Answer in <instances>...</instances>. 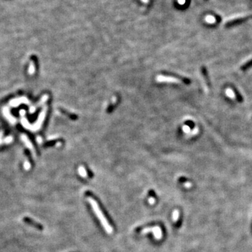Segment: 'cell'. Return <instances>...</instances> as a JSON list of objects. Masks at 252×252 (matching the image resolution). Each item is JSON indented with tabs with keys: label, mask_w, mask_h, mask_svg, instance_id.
Here are the masks:
<instances>
[{
	"label": "cell",
	"mask_w": 252,
	"mask_h": 252,
	"mask_svg": "<svg viewBox=\"0 0 252 252\" xmlns=\"http://www.w3.org/2000/svg\"><path fill=\"white\" fill-rule=\"evenodd\" d=\"M87 200L88 201V202L90 204L91 207H92V209H93V212L94 214L97 216V217L98 218V219L100 220L101 224L102 225L103 228H105V231L108 233V234H111L113 233V228L110 226V224L109 223L108 220H107L106 217L105 216L104 214L102 213V212L101 211L100 207H99L98 204L97 203L93 198H90L88 197L87 198Z\"/></svg>",
	"instance_id": "cell-1"
},
{
	"label": "cell",
	"mask_w": 252,
	"mask_h": 252,
	"mask_svg": "<svg viewBox=\"0 0 252 252\" xmlns=\"http://www.w3.org/2000/svg\"><path fill=\"white\" fill-rule=\"evenodd\" d=\"M148 233H153L154 237L156 239H160L163 237V233L160 227L153 226L150 228H146L141 231V234H146Z\"/></svg>",
	"instance_id": "cell-2"
},
{
	"label": "cell",
	"mask_w": 252,
	"mask_h": 252,
	"mask_svg": "<svg viewBox=\"0 0 252 252\" xmlns=\"http://www.w3.org/2000/svg\"><path fill=\"white\" fill-rule=\"evenodd\" d=\"M252 18V14H241V15H235V16L231 17V18H228L226 20V25H231L233 23H237V22L242 21V20H245L246 19H248Z\"/></svg>",
	"instance_id": "cell-3"
},
{
	"label": "cell",
	"mask_w": 252,
	"mask_h": 252,
	"mask_svg": "<svg viewBox=\"0 0 252 252\" xmlns=\"http://www.w3.org/2000/svg\"><path fill=\"white\" fill-rule=\"evenodd\" d=\"M23 220H24V221L26 223H27V224L30 225V226H32L34 227V228H37V229L42 230V228H42V226H41V225L39 224V223H37V222L34 221V220H33L31 218H29V217H24V218H23Z\"/></svg>",
	"instance_id": "cell-4"
},
{
	"label": "cell",
	"mask_w": 252,
	"mask_h": 252,
	"mask_svg": "<svg viewBox=\"0 0 252 252\" xmlns=\"http://www.w3.org/2000/svg\"><path fill=\"white\" fill-rule=\"evenodd\" d=\"M158 80L160 81H170V82H179V80H177L175 78L172 77H166L163 76H160L158 77Z\"/></svg>",
	"instance_id": "cell-5"
},
{
	"label": "cell",
	"mask_w": 252,
	"mask_h": 252,
	"mask_svg": "<svg viewBox=\"0 0 252 252\" xmlns=\"http://www.w3.org/2000/svg\"><path fill=\"white\" fill-rule=\"evenodd\" d=\"M78 173H79L80 176H82L83 178H86L88 176V174H87V172H86V169H85L84 167L81 166L78 168Z\"/></svg>",
	"instance_id": "cell-6"
},
{
	"label": "cell",
	"mask_w": 252,
	"mask_h": 252,
	"mask_svg": "<svg viewBox=\"0 0 252 252\" xmlns=\"http://www.w3.org/2000/svg\"><path fill=\"white\" fill-rule=\"evenodd\" d=\"M216 18L213 15H207L205 17V21L209 24H214L216 23Z\"/></svg>",
	"instance_id": "cell-7"
},
{
	"label": "cell",
	"mask_w": 252,
	"mask_h": 252,
	"mask_svg": "<svg viewBox=\"0 0 252 252\" xmlns=\"http://www.w3.org/2000/svg\"><path fill=\"white\" fill-rule=\"evenodd\" d=\"M179 212L178 209H175L172 212V220L174 222H176L179 219Z\"/></svg>",
	"instance_id": "cell-8"
},
{
	"label": "cell",
	"mask_w": 252,
	"mask_h": 252,
	"mask_svg": "<svg viewBox=\"0 0 252 252\" xmlns=\"http://www.w3.org/2000/svg\"><path fill=\"white\" fill-rule=\"evenodd\" d=\"M251 66H252V59L248 61V62H246L245 64H244L241 67V69H242V70H245V69L249 68V67H250Z\"/></svg>",
	"instance_id": "cell-9"
},
{
	"label": "cell",
	"mask_w": 252,
	"mask_h": 252,
	"mask_svg": "<svg viewBox=\"0 0 252 252\" xmlns=\"http://www.w3.org/2000/svg\"><path fill=\"white\" fill-rule=\"evenodd\" d=\"M226 94H227V95H228L229 97H231V98H232V99L236 98V96L235 95V92H233V91L231 89H227Z\"/></svg>",
	"instance_id": "cell-10"
},
{
	"label": "cell",
	"mask_w": 252,
	"mask_h": 252,
	"mask_svg": "<svg viewBox=\"0 0 252 252\" xmlns=\"http://www.w3.org/2000/svg\"><path fill=\"white\" fill-rule=\"evenodd\" d=\"M148 201H149V204H151V205H152V204H155V199L153 198V197H151V198H149V200H148Z\"/></svg>",
	"instance_id": "cell-11"
},
{
	"label": "cell",
	"mask_w": 252,
	"mask_h": 252,
	"mask_svg": "<svg viewBox=\"0 0 252 252\" xmlns=\"http://www.w3.org/2000/svg\"><path fill=\"white\" fill-rule=\"evenodd\" d=\"M184 186L186 187V188H190V187H191V184H190V182H186V183H185V184H184Z\"/></svg>",
	"instance_id": "cell-12"
},
{
	"label": "cell",
	"mask_w": 252,
	"mask_h": 252,
	"mask_svg": "<svg viewBox=\"0 0 252 252\" xmlns=\"http://www.w3.org/2000/svg\"><path fill=\"white\" fill-rule=\"evenodd\" d=\"M184 132H187V133L190 132V129H189V127H188V126H185V127H184Z\"/></svg>",
	"instance_id": "cell-13"
},
{
	"label": "cell",
	"mask_w": 252,
	"mask_h": 252,
	"mask_svg": "<svg viewBox=\"0 0 252 252\" xmlns=\"http://www.w3.org/2000/svg\"><path fill=\"white\" fill-rule=\"evenodd\" d=\"M186 0H178V2L180 4H184L185 3Z\"/></svg>",
	"instance_id": "cell-14"
},
{
	"label": "cell",
	"mask_w": 252,
	"mask_h": 252,
	"mask_svg": "<svg viewBox=\"0 0 252 252\" xmlns=\"http://www.w3.org/2000/svg\"><path fill=\"white\" fill-rule=\"evenodd\" d=\"M141 1L145 3V4H147V3L149 2V0H141Z\"/></svg>",
	"instance_id": "cell-15"
}]
</instances>
